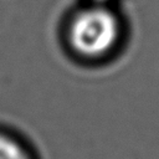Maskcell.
I'll return each mask as SVG.
<instances>
[{
    "label": "cell",
    "mask_w": 159,
    "mask_h": 159,
    "mask_svg": "<svg viewBox=\"0 0 159 159\" xmlns=\"http://www.w3.org/2000/svg\"><path fill=\"white\" fill-rule=\"evenodd\" d=\"M66 43L84 61H102L113 55L123 39V22L109 5L84 2L66 24Z\"/></svg>",
    "instance_id": "obj_1"
},
{
    "label": "cell",
    "mask_w": 159,
    "mask_h": 159,
    "mask_svg": "<svg viewBox=\"0 0 159 159\" xmlns=\"http://www.w3.org/2000/svg\"><path fill=\"white\" fill-rule=\"evenodd\" d=\"M116 0H86V2L88 4H96V5H109L113 6V2Z\"/></svg>",
    "instance_id": "obj_3"
},
{
    "label": "cell",
    "mask_w": 159,
    "mask_h": 159,
    "mask_svg": "<svg viewBox=\"0 0 159 159\" xmlns=\"http://www.w3.org/2000/svg\"><path fill=\"white\" fill-rule=\"evenodd\" d=\"M0 159H35L30 148L9 132L0 130Z\"/></svg>",
    "instance_id": "obj_2"
}]
</instances>
